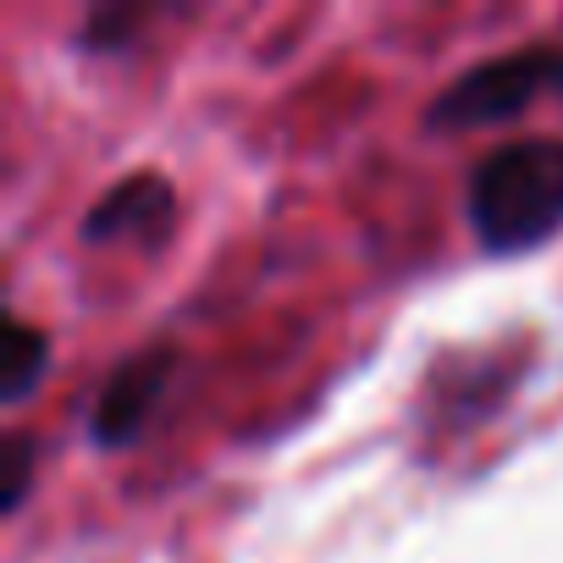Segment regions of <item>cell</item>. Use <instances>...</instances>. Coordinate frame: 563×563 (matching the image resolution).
Segmentation results:
<instances>
[{
    "label": "cell",
    "instance_id": "cell-1",
    "mask_svg": "<svg viewBox=\"0 0 563 563\" xmlns=\"http://www.w3.org/2000/svg\"><path fill=\"white\" fill-rule=\"evenodd\" d=\"M464 216L481 249L525 254L563 232V139H514L475 161Z\"/></svg>",
    "mask_w": 563,
    "mask_h": 563
},
{
    "label": "cell",
    "instance_id": "cell-2",
    "mask_svg": "<svg viewBox=\"0 0 563 563\" xmlns=\"http://www.w3.org/2000/svg\"><path fill=\"white\" fill-rule=\"evenodd\" d=\"M541 95H563V45H525V51L475 62L426 106V128L470 133L486 122H508Z\"/></svg>",
    "mask_w": 563,
    "mask_h": 563
},
{
    "label": "cell",
    "instance_id": "cell-3",
    "mask_svg": "<svg viewBox=\"0 0 563 563\" xmlns=\"http://www.w3.org/2000/svg\"><path fill=\"white\" fill-rule=\"evenodd\" d=\"M172 349H144L133 354L128 365H117V376L100 387L95 398V415H89V431L100 448H128L150 431V420L161 415L166 404V387H172Z\"/></svg>",
    "mask_w": 563,
    "mask_h": 563
},
{
    "label": "cell",
    "instance_id": "cell-4",
    "mask_svg": "<svg viewBox=\"0 0 563 563\" xmlns=\"http://www.w3.org/2000/svg\"><path fill=\"white\" fill-rule=\"evenodd\" d=\"M172 188L155 177V172H133L122 183H111L89 216H84V238L89 243H128V238H161L172 227Z\"/></svg>",
    "mask_w": 563,
    "mask_h": 563
},
{
    "label": "cell",
    "instance_id": "cell-5",
    "mask_svg": "<svg viewBox=\"0 0 563 563\" xmlns=\"http://www.w3.org/2000/svg\"><path fill=\"white\" fill-rule=\"evenodd\" d=\"M45 365H51L45 332H34L29 321H12V327H7V354H0V398L23 404V398L40 387Z\"/></svg>",
    "mask_w": 563,
    "mask_h": 563
},
{
    "label": "cell",
    "instance_id": "cell-6",
    "mask_svg": "<svg viewBox=\"0 0 563 563\" xmlns=\"http://www.w3.org/2000/svg\"><path fill=\"white\" fill-rule=\"evenodd\" d=\"M34 486V442L29 431H7L0 442V514H18Z\"/></svg>",
    "mask_w": 563,
    "mask_h": 563
}]
</instances>
